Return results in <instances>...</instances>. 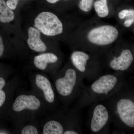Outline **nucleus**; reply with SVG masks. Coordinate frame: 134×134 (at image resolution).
Instances as JSON below:
<instances>
[{"label": "nucleus", "instance_id": "obj_21", "mask_svg": "<svg viewBox=\"0 0 134 134\" xmlns=\"http://www.w3.org/2000/svg\"><path fill=\"white\" fill-rule=\"evenodd\" d=\"M4 51V46L2 38L0 35V58L3 55Z\"/></svg>", "mask_w": 134, "mask_h": 134}, {"label": "nucleus", "instance_id": "obj_13", "mask_svg": "<svg viewBox=\"0 0 134 134\" xmlns=\"http://www.w3.org/2000/svg\"><path fill=\"white\" fill-rule=\"evenodd\" d=\"M15 14L8 7L5 0H0V22L6 23L14 19Z\"/></svg>", "mask_w": 134, "mask_h": 134}, {"label": "nucleus", "instance_id": "obj_1", "mask_svg": "<svg viewBox=\"0 0 134 134\" xmlns=\"http://www.w3.org/2000/svg\"><path fill=\"white\" fill-rule=\"evenodd\" d=\"M101 102L107 108L115 128L114 133H134V79L131 77Z\"/></svg>", "mask_w": 134, "mask_h": 134}, {"label": "nucleus", "instance_id": "obj_12", "mask_svg": "<svg viewBox=\"0 0 134 134\" xmlns=\"http://www.w3.org/2000/svg\"><path fill=\"white\" fill-rule=\"evenodd\" d=\"M59 60V57L55 54L46 53L35 56L34 63L37 68L41 70H45L48 64H56Z\"/></svg>", "mask_w": 134, "mask_h": 134}, {"label": "nucleus", "instance_id": "obj_10", "mask_svg": "<svg viewBox=\"0 0 134 134\" xmlns=\"http://www.w3.org/2000/svg\"><path fill=\"white\" fill-rule=\"evenodd\" d=\"M40 100L36 96L32 95L22 94L15 99L12 105V109L16 113L24 110L37 111L41 107Z\"/></svg>", "mask_w": 134, "mask_h": 134}, {"label": "nucleus", "instance_id": "obj_22", "mask_svg": "<svg viewBox=\"0 0 134 134\" xmlns=\"http://www.w3.org/2000/svg\"><path fill=\"white\" fill-rule=\"evenodd\" d=\"M6 84V81L5 78L0 75V90L4 89Z\"/></svg>", "mask_w": 134, "mask_h": 134}, {"label": "nucleus", "instance_id": "obj_2", "mask_svg": "<svg viewBox=\"0 0 134 134\" xmlns=\"http://www.w3.org/2000/svg\"><path fill=\"white\" fill-rule=\"evenodd\" d=\"M126 74L113 72L100 75L89 86L85 85L73 105L81 110L107 98L120 88L127 80Z\"/></svg>", "mask_w": 134, "mask_h": 134}, {"label": "nucleus", "instance_id": "obj_18", "mask_svg": "<svg viewBox=\"0 0 134 134\" xmlns=\"http://www.w3.org/2000/svg\"><path fill=\"white\" fill-rule=\"evenodd\" d=\"M7 100V94L4 90H0V113L4 108Z\"/></svg>", "mask_w": 134, "mask_h": 134}, {"label": "nucleus", "instance_id": "obj_9", "mask_svg": "<svg viewBox=\"0 0 134 134\" xmlns=\"http://www.w3.org/2000/svg\"><path fill=\"white\" fill-rule=\"evenodd\" d=\"M35 83L37 87L43 92L45 100L50 110L54 111L58 106L57 98L54 89L47 77L40 74L36 75Z\"/></svg>", "mask_w": 134, "mask_h": 134}, {"label": "nucleus", "instance_id": "obj_7", "mask_svg": "<svg viewBox=\"0 0 134 134\" xmlns=\"http://www.w3.org/2000/svg\"><path fill=\"white\" fill-rule=\"evenodd\" d=\"M90 106L87 125L90 133L110 134L111 117L106 107L101 101L93 103Z\"/></svg>", "mask_w": 134, "mask_h": 134}, {"label": "nucleus", "instance_id": "obj_11", "mask_svg": "<svg viewBox=\"0 0 134 134\" xmlns=\"http://www.w3.org/2000/svg\"><path fill=\"white\" fill-rule=\"evenodd\" d=\"M27 44L32 50L37 52H43L47 50V47L41 39L40 32L34 27L28 30Z\"/></svg>", "mask_w": 134, "mask_h": 134}, {"label": "nucleus", "instance_id": "obj_3", "mask_svg": "<svg viewBox=\"0 0 134 134\" xmlns=\"http://www.w3.org/2000/svg\"><path fill=\"white\" fill-rule=\"evenodd\" d=\"M53 76L59 99L65 109H68L79 97L85 85L84 79L71 63Z\"/></svg>", "mask_w": 134, "mask_h": 134}, {"label": "nucleus", "instance_id": "obj_6", "mask_svg": "<svg viewBox=\"0 0 134 134\" xmlns=\"http://www.w3.org/2000/svg\"><path fill=\"white\" fill-rule=\"evenodd\" d=\"M103 56V58L100 57L103 69L125 74L133 72V48L127 47H115Z\"/></svg>", "mask_w": 134, "mask_h": 134}, {"label": "nucleus", "instance_id": "obj_8", "mask_svg": "<svg viewBox=\"0 0 134 134\" xmlns=\"http://www.w3.org/2000/svg\"><path fill=\"white\" fill-rule=\"evenodd\" d=\"M34 26L47 36H58L63 31L62 22L56 15L51 12L40 13L35 19Z\"/></svg>", "mask_w": 134, "mask_h": 134}, {"label": "nucleus", "instance_id": "obj_14", "mask_svg": "<svg viewBox=\"0 0 134 134\" xmlns=\"http://www.w3.org/2000/svg\"><path fill=\"white\" fill-rule=\"evenodd\" d=\"M94 8L97 15L100 18H105L109 14L107 0H97L94 3Z\"/></svg>", "mask_w": 134, "mask_h": 134}, {"label": "nucleus", "instance_id": "obj_23", "mask_svg": "<svg viewBox=\"0 0 134 134\" xmlns=\"http://www.w3.org/2000/svg\"><path fill=\"white\" fill-rule=\"evenodd\" d=\"M61 0H46L47 2L49 3H51V4H54V3H56L58 2ZM63 1H68V0H63Z\"/></svg>", "mask_w": 134, "mask_h": 134}, {"label": "nucleus", "instance_id": "obj_19", "mask_svg": "<svg viewBox=\"0 0 134 134\" xmlns=\"http://www.w3.org/2000/svg\"><path fill=\"white\" fill-rule=\"evenodd\" d=\"M18 2V0H8L6 4L10 9L13 10L16 8Z\"/></svg>", "mask_w": 134, "mask_h": 134}, {"label": "nucleus", "instance_id": "obj_20", "mask_svg": "<svg viewBox=\"0 0 134 134\" xmlns=\"http://www.w3.org/2000/svg\"><path fill=\"white\" fill-rule=\"evenodd\" d=\"M134 23V18L125 19L123 23V25L126 28H129L131 27Z\"/></svg>", "mask_w": 134, "mask_h": 134}, {"label": "nucleus", "instance_id": "obj_15", "mask_svg": "<svg viewBox=\"0 0 134 134\" xmlns=\"http://www.w3.org/2000/svg\"><path fill=\"white\" fill-rule=\"evenodd\" d=\"M94 0H81L79 3V9L83 12L87 13L91 10Z\"/></svg>", "mask_w": 134, "mask_h": 134}, {"label": "nucleus", "instance_id": "obj_4", "mask_svg": "<svg viewBox=\"0 0 134 134\" xmlns=\"http://www.w3.org/2000/svg\"><path fill=\"white\" fill-rule=\"evenodd\" d=\"M119 35L118 29L110 25L91 28L86 34V40L90 45L86 52L102 57L110 50L109 47L117 41Z\"/></svg>", "mask_w": 134, "mask_h": 134}, {"label": "nucleus", "instance_id": "obj_5", "mask_svg": "<svg viewBox=\"0 0 134 134\" xmlns=\"http://www.w3.org/2000/svg\"><path fill=\"white\" fill-rule=\"evenodd\" d=\"M70 60L71 65L83 79L92 82L102 74L100 57L97 54L76 50L71 53Z\"/></svg>", "mask_w": 134, "mask_h": 134}, {"label": "nucleus", "instance_id": "obj_16", "mask_svg": "<svg viewBox=\"0 0 134 134\" xmlns=\"http://www.w3.org/2000/svg\"><path fill=\"white\" fill-rule=\"evenodd\" d=\"M118 16L121 20L134 18V10L133 9H124L118 13Z\"/></svg>", "mask_w": 134, "mask_h": 134}, {"label": "nucleus", "instance_id": "obj_17", "mask_svg": "<svg viewBox=\"0 0 134 134\" xmlns=\"http://www.w3.org/2000/svg\"><path fill=\"white\" fill-rule=\"evenodd\" d=\"M22 134H37L38 132L37 128L32 125H28L24 127L22 129Z\"/></svg>", "mask_w": 134, "mask_h": 134}]
</instances>
